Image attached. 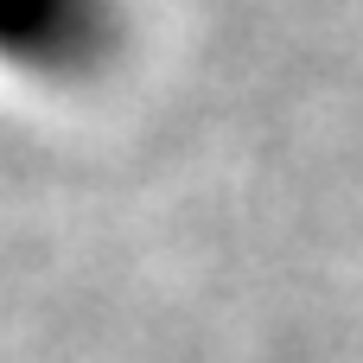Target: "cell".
<instances>
[{
	"label": "cell",
	"mask_w": 363,
	"mask_h": 363,
	"mask_svg": "<svg viewBox=\"0 0 363 363\" xmlns=\"http://www.w3.org/2000/svg\"><path fill=\"white\" fill-rule=\"evenodd\" d=\"M128 45V0H0V70L89 83Z\"/></svg>",
	"instance_id": "obj_1"
}]
</instances>
